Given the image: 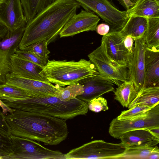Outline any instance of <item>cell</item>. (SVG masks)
Returning <instances> with one entry per match:
<instances>
[{
    "instance_id": "obj_1",
    "label": "cell",
    "mask_w": 159,
    "mask_h": 159,
    "mask_svg": "<svg viewBox=\"0 0 159 159\" xmlns=\"http://www.w3.org/2000/svg\"><path fill=\"white\" fill-rule=\"evenodd\" d=\"M4 119L11 135L45 145L58 144L68 134L66 120L42 113L15 110Z\"/></svg>"
},
{
    "instance_id": "obj_2",
    "label": "cell",
    "mask_w": 159,
    "mask_h": 159,
    "mask_svg": "<svg viewBox=\"0 0 159 159\" xmlns=\"http://www.w3.org/2000/svg\"><path fill=\"white\" fill-rule=\"evenodd\" d=\"M80 7L75 0H56L27 22L19 48L38 42L53 41L71 17Z\"/></svg>"
},
{
    "instance_id": "obj_3",
    "label": "cell",
    "mask_w": 159,
    "mask_h": 159,
    "mask_svg": "<svg viewBox=\"0 0 159 159\" xmlns=\"http://www.w3.org/2000/svg\"><path fill=\"white\" fill-rule=\"evenodd\" d=\"M2 101L16 110L39 113L66 120L85 115L88 111V103L77 98L67 101L55 96L29 98L11 102Z\"/></svg>"
},
{
    "instance_id": "obj_4",
    "label": "cell",
    "mask_w": 159,
    "mask_h": 159,
    "mask_svg": "<svg viewBox=\"0 0 159 159\" xmlns=\"http://www.w3.org/2000/svg\"><path fill=\"white\" fill-rule=\"evenodd\" d=\"M40 73L49 82L64 87L78 83L84 78L98 73L89 60L81 59L78 61L48 59Z\"/></svg>"
},
{
    "instance_id": "obj_5",
    "label": "cell",
    "mask_w": 159,
    "mask_h": 159,
    "mask_svg": "<svg viewBox=\"0 0 159 159\" xmlns=\"http://www.w3.org/2000/svg\"><path fill=\"white\" fill-rule=\"evenodd\" d=\"M126 148L121 143L94 140L70 150L64 155L65 159H121Z\"/></svg>"
},
{
    "instance_id": "obj_6",
    "label": "cell",
    "mask_w": 159,
    "mask_h": 159,
    "mask_svg": "<svg viewBox=\"0 0 159 159\" xmlns=\"http://www.w3.org/2000/svg\"><path fill=\"white\" fill-rule=\"evenodd\" d=\"M13 152L2 159H65L64 154L46 148L36 141L12 135Z\"/></svg>"
},
{
    "instance_id": "obj_7",
    "label": "cell",
    "mask_w": 159,
    "mask_h": 159,
    "mask_svg": "<svg viewBox=\"0 0 159 159\" xmlns=\"http://www.w3.org/2000/svg\"><path fill=\"white\" fill-rule=\"evenodd\" d=\"M75 0L85 10L101 17L109 25V32L120 31L129 18L126 11H120L109 0Z\"/></svg>"
},
{
    "instance_id": "obj_8",
    "label": "cell",
    "mask_w": 159,
    "mask_h": 159,
    "mask_svg": "<svg viewBox=\"0 0 159 159\" xmlns=\"http://www.w3.org/2000/svg\"><path fill=\"white\" fill-rule=\"evenodd\" d=\"M98 73L109 79L118 86L122 82L129 80L127 68L117 64L108 56L104 42L88 55Z\"/></svg>"
},
{
    "instance_id": "obj_9",
    "label": "cell",
    "mask_w": 159,
    "mask_h": 159,
    "mask_svg": "<svg viewBox=\"0 0 159 159\" xmlns=\"http://www.w3.org/2000/svg\"><path fill=\"white\" fill-rule=\"evenodd\" d=\"M159 127V103L145 114L136 118L125 120L113 119L108 129L113 138L119 139L124 133L132 130L146 129H151Z\"/></svg>"
},
{
    "instance_id": "obj_10",
    "label": "cell",
    "mask_w": 159,
    "mask_h": 159,
    "mask_svg": "<svg viewBox=\"0 0 159 159\" xmlns=\"http://www.w3.org/2000/svg\"><path fill=\"white\" fill-rule=\"evenodd\" d=\"M21 28L0 37V84H5L7 75L11 72V57L15 53L25 30Z\"/></svg>"
},
{
    "instance_id": "obj_11",
    "label": "cell",
    "mask_w": 159,
    "mask_h": 159,
    "mask_svg": "<svg viewBox=\"0 0 159 159\" xmlns=\"http://www.w3.org/2000/svg\"><path fill=\"white\" fill-rule=\"evenodd\" d=\"M134 48L131 60L128 67V74L129 80L133 81L139 92L145 88L144 54L147 47L144 36L134 39Z\"/></svg>"
},
{
    "instance_id": "obj_12",
    "label": "cell",
    "mask_w": 159,
    "mask_h": 159,
    "mask_svg": "<svg viewBox=\"0 0 159 159\" xmlns=\"http://www.w3.org/2000/svg\"><path fill=\"white\" fill-rule=\"evenodd\" d=\"M6 84L26 91L32 97L55 96L56 86L49 82L26 78L10 73L6 76Z\"/></svg>"
},
{
    "instance_id": "obj_13",
    "label": "cell",
    "mask_w": 159,
    "mask_h": 159,
    "mask_svg": "<svg viewBox=\"0 0 159 159\" xmlns=\"http://www.w3.org/2000/svg\"><path fill=\"white\" fill-rule=\"evenodd\" d=\"M100 19L94 13L82 9L69 19L59 35L60 38L72 36L84 32L96 30Z\"/></svg>"
},
{
    "instance_id": "obj_14",
    "label": "cell",
    "mask_w": 159,
    "mask_h": 159,
    "mask_svg": "<svg viewBox=\"0 0 159 159\" xmlns=\"http://www.w3.org/2000/svg\"><path fill=\"white\" fill-rule=\"evenodd\" d=\"M0 21L9 31L25 27L27 20L20 0H2L0 3Z\"/></svg>"
},
{
    "instance_id": "obj_15",
    "label": "cell",
    "mask_w": 159,
    "mask_h": 159,
    "mask_svg": "<svg viewBox=\"0 0 159 159\" xmlns=\"http://www.w3.org/2000/svg\"><path fill=\"white\" fill-rule=\"evenodd\" d=\"M126 36L120 31L109 32L102 39L105 44L108 56L119 65L127 68L133 56L125 47L124 39Z\"/></svg>"
},
{
    "instance_id": "obj_16",
    "label": "cell",
    "mask_w": 159,
    "mask_h": 159,
    "mask_svg": "<svg viewBox=\"0 0 159 159\" xmlns=\"http://www.w3.org/2000/svg\"><path fill=\"white\" fill-rule=\"evenodd\" d=\"M78 83L82 86L84 90L82 94L76 98L87 103L104 94L115 90L114 83L99 73L85 78Z\"/></svg>"
},
{
    "instance_id": "obj_17",
    "label": "cell",
    "mask_w": 159,
    "mask_h": 159,
    "mask_svg": "<svg viewBox=\"0 0 159 159\" xmlns=\"http://www.w3.org/2000/svg\"><path fill=\"white\" fill-rule=\"evenodd\" d=\"M43 68L15 53L11 57V72L26 78L49 82L40 73Z\"/></svg>"
},
{
    "instance_id": "obj_18",
    "label": "cell",
    "mask_w": 159,
    "mask_h": 159,
    "mask_svg": "<svg viewBox=\"0 0 159 159\" xmlns=\"http://www.w3.org/2000/svg\"><path fill=\"white\" fill-rule=\"evenodd\" d=\"M144 65L145 88L159 86V50L152 49L147 47L144 54Z\"/></svg>"
},
{
    "instance_id": "obj_19",
    "label": "cell",
    "mask_w": 159,
    "mask_h": 159,
    "mask_svg": "<svg viewBox=\"0 0 159 159\" xmlns=\"http://www.w3.org/2000/svg\"><path fill=\"white\" fill-rule=\"evenodd\" d=\"M119 139L126 147L143 144L155 146L159 143V138L156 137L150 130L146 129L127 132L122 134Z\"/></svg>"
},
{
    "instance_id": "obj_20",
    "label": "cell",
    "mask_w": 159,
    "mask_h": 159,
    "mask_svg": "<svg viewBox=\"0 0 159 159\" xmlns=\"http://www.w3.org/2000/svg\"><path fill=\"white\" fill-rule=\"evenodd\" d=\"M128 17H159V0H140L126 10Z\"/></svg>"
},
{
    "instance_id": "obj_21",
    "label": "cell",
    "mask_w": 159,
    "mask_h": 159,
    "mask_svg": "<svg viewBox=\"0 0 159 159\" xmlns=\"http://www.w3.org/2000/svg\"><path fill=\"white\" fill-rule=\"evenodd\" d=\"M147 27L146 18L131 16L129 17L125 25L120 32L124 35L130 36L134 40L143 36Z\"/></svg>"
},
{
    "instance_id": "obj_22",
    "label": "cell",
    "mask_w": 159,
    "mask_h": 159,
    "mask_svg": "<svg viewBox=\"0 0 159 159\" xmlns=\"http://www.w3.org/2000/svg\"><path fill=\"white\" fill-rule=\"evenodd\" d=\"M114 99L123 107H128L136 98L139 92L130 80L122 82L114 92Z\"/></svg>"
},
{
    "instance_id": "obj_23",
    "label": "cell",
    "mask_w": 159,
    "mask_h": 159,
    "mask_svg": "<svg viewBox=\"0 0 159 159\" xmlns=\"http://www.w3.org/2000/svg\"><path fill=\"white\" fill-rule=\"evenodd\" d=\"M159 103V86L145 88L140 90L129 105V109L139 105H147L152 108Z\"/></svg>"
},
{
    "instance_id": "obj_24",
    "label": "cell",
    "mask_w": 159,
    "mask_h": 159,
    "mask_svg": "<svg viewBox=\"0 0 159 159\" xmlns=\"http://www.w3.org/2000/svg\"><path fill=\"white\" fill-rule=\"evenodd\" d=\"M147 27L144 35L147 48L159 50V17L146 18Z\"/></svg>"
},
{
    "instance_id": "obj_25",
    "label": "cell",
    "mask_w": 159,
    "mask_h": 159,
    "mask_svg": "<svg viewBox=\"0 0 159 159\" xmlns=\"http://www.w3.org/2000/svg\"><path fill=\"white\" fill-rule=\"evenodd\" d=\"M159 152V148L156 146L143 144L134 145L126 147L121 159H148L151 154Z\"/></svg>"
},
{
    "instance_id": "obj_26",
    "label": "cell",
    "mask_w": 159,
    "mask_h": 159,
    "mask_svg": "<svg viewBox=\"0 0 159 159\" xmlns=\"http://www.w3.org/2000/svg\"><path fill=\"white\" fill-rule=\"evenodd\" d=\"M24 14L28 21L56 0H20Z\"/></svg>"
},
{
    "instance_id": "obj_27",
    "label": "cell",
    "mask_w": 159,
    "mask_h": 159,
    "mask_svg": "<svg viewBox=\"0 0 159 159\" xmlns=\"http://www.w3.org/2000/svg\"><path fill=\"white\" fill-rule=\"evenodd\" d=\"M30 94L18 88L6 84H0V99L11 102L32 98Z\"/></svg>"
},
{
    "instance_id": "obj_28",
    "label": "cell",
    "mask_w": 159,
    "mask_h": 159,
    "mask_svg": "<svg viewBox=\"0 0 159 159\" xmlns=\"http://www.w3.org/2000/svg\"><path fill=\"white\" fill-rule=\"evenodd\" d=\"M55 85L56 89L54 93L55 96L64 101L72 99L83 92L82 86L79 83L69 85L65 88L60 87L57 84Z\"/></svg>"
},
{
    "instance_id": "obj_29",
    "label": "cell",
    "mask_w": 159,
    "mask_h": 159,
    "mask_svg": "<svg viewBox=\"0 0 159 159\" xmlns=\"http://www.w3.org/2000/svg\"><path fill=\"white\" fill-rule=\"evenodd\" d=\"M152 108L147 105H137L128 110L121 111L116 118L118 120L133 119L145 114Z\"/></svg>"
},
{
    "instance_id": "obj_30",
    "label": "cell",
    "mask_w": 159,
    "mask_h": 159,
    "mask_svg": "<svg viewBox=\"0 0 159 159\" xmlns=\"http://www.w3.org/2000/svg\"><path fill=\"white\" fill-rule=\"evenodd\" d=\"M48 45L46 40H43L33 44L24 49L28 50L38 57L48 61L50 52L48 49Z\"/></svg>"
},
{
    "instance_id": "obj_31",
    "label": "cell",
    "mask_w": 159,
    "mask_h": 159,
    "mask_svg": "<svg viewBox=\"0 0 159 159\" xmlns=\"http://www.w3.org/2000/svg\"><path fill=\"white\" fill-rule=\"evenodd\" d=\"M15 53L43 68L46 66L48 61L38 57L33 52L25 49H20L18 48L16 51Z\"/></svg>"
},
{
    "instance_id": "obj_32",
    "label": "cell",
    "mask_w": 159,
    "mask_h": 159,
    "mask_svg": "<svg viewBox=\"0 0 159 159\" xmlns=\"http://www.w3.org/2000/svg\"><path fill=\"white\" fill-rule=\"evenodd\" d=\"M88 104V109L95 112L105 111L109 109L107 100L101 96L92 99Z\"/></svg>"
},
{
    "instance_id": "obj_33",
    "label": "cell",
    "mask_w": 159,
    "mask_h": 159,
    "mask_svg": "<svg viewBox=\"0 0 159 159\" xmlns=\"http://www.w3.org/2000/svg\"><path fill=\"white\" fill-rule=\"evenodd\" d=\"M13 143L10 137L0 133V156L3 157L13 152Z\"/></svg>"
},
{
    "instance_id": "obj_34",
    "label": "cell",
    "mask_w": 159,
    "mask_h": 159,
    "mask_svg": "<svg viewBox=\"0 0 159 159\" xmlns=\"http://www.w3.org/2000/svg\"><path fill=\"white\" fill-rule=\"evenodd\" d=\"M4 115L0 109V133L10 137L11 134L9 133L6 123L4 119Z\"/></svg>"
},
{
    "instance_id": "obj_35",
    "label": "cell",
    "mask_w": 159,
    "mask_h": 159,
    "mask_svg": "<svg viewBox=\"0 0 159 159\" xmlns=\"http://www.w3.org/2000/svg\"><path fill=\"white\" fill-rule=\"evenodd\" d=\"M133 39L130 36H126L124 39L125 46L130 54L133 56L134 46Z\"/></svg>"
},
{
    "instance_id": "obj_36",
    "label": "cell",
    "mask_w": 159,
    "mask_h": 159,
    "mask_svg": "<svg viewBox=\"0 0 159 159\" xmlns=\"http://www.w3.org/2000/svg\"><path fill=\"white\" fill-rule=\"evenodd\" d=\"M110 27L107 24L101 23L97 25L96 30L99 34L104 35L108 34L110 31Z\"/></svg>"
},
{
    "instance_id": "obj_37",
    "label": "cell",
    "mask_w": 159,
    "mask_h": 159,
    "mask_svg": "<svg viewBox=\"0 0 159 159\" xmlns=\"http://www.w3.org/2000/svg\"><path fill=\"white\" fill-rule=\"evenodd\" d=\"M0 107L2 108V112L4 115L7 114V112L11 113L16 110L8 107L1 99H0Z\"/></svg>"
},
{
    "instance_id": "obj_38",
    "label": "cell",
    "mask_w": 159,
    "mask_h": 159,
    "mask_svg": "<svg viewBox=\"0 0 159 159\" xmlns=\"http://www.w3.org/2000/svg\"><path fill=\"white\" fill-rule=\"evenodd\" d=\"M8 31L7 27L0 21V37L5 35Z\"/></svg>"
},
{
    "instance_id": "obj_39",
    "label": "cell",
    "mask_w": 159,
    "mask_h": 159,
    "mask_svg": "<svg viewBox=\"0 0 159 159\" xmlns=\"http://www.w3.org/2000/svg\"><path fill=\"white\" fill-rule=\"evenodd\" d=\"M148 159H159V152H155L151 154L148 157Z\"/></svg>"
},
{
    "instance_id": "obj_40",
    "label": "cell",
    "mask_w": 159,
    "mask_h": 159,
    "mask_svg": "<svg viewBox=\"0 0 159 159\" xmlns=\"http://www.w3.org/2000/svg\"><path fill=\"white\" fill-rule=\"evenodd\" d=\"M157 138H159V127L149 129Z\"/></svg>"
},
{
    "instance_id": "obj_41",
    "label": "cell",
    "mask_w": 159,
    "mask_h": 159,
    "mask_svg": "<svg viewBox=\"0 0 159 159\" xmlns=\"http://www.w3.org/2000/svg\"><path fill=\"white\" fill-rule=\"evenodd\" d=\"M119 2V3L123 6L125 9L126 7L123 0H116Z\"/></svg>"
},
{
    "instance_id": "obj_42",
    "label": "cell",
    "mask_w": 159,
    "mask_h": 159,
    "mask_svg": "<svg viewBox=\"0 0 159 159\" xmlns=\"http://www.w3.org/2000/svg\"><path fill=\"white\" fill-rule=\"evenodd\" d=\"M140 0H129V1L132 3L133 4H135L137 2Z\"/></svg>"
},
{
    "instance_id": "obj_43",
    "label": "cell",
    "mask_w": 159,
    "mask_h": 159,
    "mask_svg": "<svg viewBox=\"0 0 159 159\" xmlns=\"http://www.w3.org/2000/svg\"><path fill=\"white\" fill-rule=\"evenodd\" d=\"M0 159H2V157L0 156Z\"/></svg>"
},
{
    "instance_id": "obj_44",
    "label": "cell",
    "mask_w": 159,
    "mask_h": 159,
    "mask_svg": "<svg viewBox=\"0 0 159 159\" xmlns=\"http://www.w3.org/2000/svg\"><path fill=\"white\" fill-rule=\"evenodd\" d=\"M2 0H0V3L1 2Z\"/></svg>"
}]
</instances>
